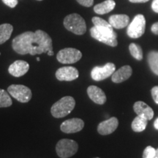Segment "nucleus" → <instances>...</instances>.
Listing matches in <instances>:
<instances>
[{
    "label": "nucleus",
    "instance_id": "obj_1",
    "mask_svg": "<svg viewBox=\"0 0 158 158\" xmlns=\"http://www.w3.org/2000/svg\"><path fill=\"white\" fill-rule=\"evenodd\" d=\"M12 47L19 54L34 56L53 50L52 39L43 30L25 31L13 40Z\"/></svg>",
    "mask_w": 158,
    "mask_h": 158
},
{
    "label": "nucleus",
    "instance_id": "obj_5",
    "mask_svg": "<svg viewBox=\"0 0 158 158\" xmlns=\"http://www.w3.org/2000/svg\"><path fill=\"white\" fill-rule=\"evenodd\" d=\"M78 149V145L73 140L61 139L56 146L57 155L61 158H69L73 156Z\"/></svg>",
    "mask_w": 158,
    "mask_h": 158
},
{
    "label": "nucleus",
    "instance_id": "obj_11",
    "mask_svg": "<svg viewBox=\"0 0 158 158\" xmlns=\"http://www.w3.org/2000/svg\"><path fill=\"white\" fill-rule=\"evenodd\" d=\"M79 73L74 67H63L56 72V77L60 81H72L78 78Z\"/></svg>",
    "mask_w": 158,
    "mask_h": 158
},
{
    "label": "nucleus",
    "instance_id": "obj_10",
    "mask_svg": "<svg viewBox=\"0 0 158 158\" xmlns=\"http://www.w3.org/2000/svg\"><path fill=\"white\" fill-rule=\"evenodd\" d=\"M84 122L79 118H73L65 120L60 126V129L64 133H76L82 130Z\"/></svg>",
    "mask_w": 158,
    "mask_h": 158
},
{
    "label": "nucleus",
    "instance_id": "obj_14",
    "mask_svg": "<svg viewBox=\"0 0 158 158\" xmlns=\"http://www.w3.org/2000/svg\"><path fill=\"white\" fill-rule=\"evenodd\" d=\"M87 94L91 100L98 105H103L106 102V95L101 89L96 86H89Z\"/></svg>",
    "mask_w": 158,
    "mask_h": 158
},
{
    "label": "nucleus",
    "instance_id": "obj_8",
    "mask_svg": "<svg viewBox=\"0 0 158 158\" xmlns=\"http://www.w3.org/2000/svg\"><path fill=\"white\" fill-rule=\"evenodd\" d=\"M82 57L80 51L73 48H66L62 49L56 55V59L62 64H74L78 62Z\"/></svg>",
    "mask_w": 158,
    "mask_h": 158
},
{
    "label": "nucleus",
    "instance_id": "obj_21",
    "mask_svg": "<svg viewBox=\"0 0 158 158\" xmlns=\"http://www.w3.org/2000/svg\"><path fill=\"white\" fill-rule=\"evenodd\" d=\"M148 62L150 69L158 76V51H151L148 54Z\"/></svg>",
    "mask_w": 158,
    "mask_h": 158
},
{
    "label": "nucleus",
    "instance_id": "obj_29",
    "mask_svg": "<svg viewBox=\"0 0 158 158\" xmlns=\"http://www.w3.org/2000/svg\"><path fill=\"white\" fill-rule=\"evenodd\" d=\"M152 8L154 12L158 13V0H153L152 4Z\"/></svg>",
    "mask_w": 158,
    "mask_h": 158
},
{
    "label": "nucleus",
    "instance_id": "obj_2",
    "mask_svg": "<svg viewBox=\"0 0 158 158\" xmlns=\"http://www.w3.org/2000/svg\"><path fill=\"white\" fill-rule=\"evenodd\" d=\"M91 36L99 42H101L111 47L118 45L117 35L113 28L94 27L90 29Z\"/></svg>",
    "mask_w": 158,
    "mask_h": 158
},
{
    "label": "nucleus",
    "instance_id": "obj_38",
    "mask_svg": "<svg viewBox=\"0 0 158 158\" xmlns=\"http://www.w3.org/2000/svg\"><path fill=\"white\" fill-rule=\"evenodd\" d=\"M0 55H1V54H0Z\"/></svg>",
    "mask_w": 158,
    "mask_h": 158
},
{
    "label": "nucleus",
    "instance_id": "obj_31",
    "mask_svg": "<svg viewBox=\"0 0 158 158\" xmlns=\"http://www.w3.org/2000/svg\"><path fill=\"white\" fill-rule=\"evenodd\" d=\"M132 3H145L149 2V0H129Z\"/></svg>",
    "mask_w": 158,
    "mask_h": 158
},
{
    "label": "nucleus",
    "instance_id": "obj_6",
    "mask_svg": "<svg viewBox=\"0 0 158 158\" xmlns=\"http://www.w3.org/2000/svg\"><path fill=\"white\" fill-rule=\"evenodd\" d=\"M7 92L10 95L20 102H28L32 97L30 89L24 85L12 84L7 88Z\"/></svg>",
    "mask_w": 158,
    "mask_h": 158
},
{
    "label": "nucleus",
    "instance_id": "obj_17",
    "mask_svg": "<svg viewBox=\"0 0 158 158\" xmlns=\"http://www.w3.org/2000/svg\"><path fill=\"white\" fill-rule=\"evenodd\" d=\"M108 22L115 29H123L128 26L130 22V18L124 14H118L110 15L108 19Z\"/></svg>",
    "mask_w": 158,
    "mask_h": 158
},
{
    "label": "nucleus",
    "instance_id": "obj_3",
    "mask_svg": "<svg viewBox=\"0 0 158 158\" xmlns=\"http://www.w3.org/2000/svg\"><path fill=\"white\" fill-rule=\"evenodd\" d=\"M76 101L71 96H65L61 98L53 105L51 108V113L55 118L64 117L70 114L74 109Z\"/></svg>",
    "mask_w": 158,
    "mask_h": 158
},
{
    "label": "nucleus",
    "instance_id": "obj_18",
    "mask_svg": "<svg viewBox=\"0 0 158 158\" xmlns=\"http://www.w3.org/2000/svg\"><path fill=\"white\" fill-rule=\"evenodd\" d=\"M116 2L114 0H106L103 2L98 4L94 7V11L100 15L106 14L114 9Z\"/></svg>",
    "mask_w": 158,
    "mask_h": 158
},
{
    "label": "nucleus",
    "instance_id": "obj_13",
    "mask_svg": "<svg viewBox=\"0 0 158 158\" xmlns=\"http://www.w3.org/2000/svg\"><path fill=\"white\" fill-rule=\"evenodd\" d=\"M29 69V64L23 60H16L10 65L8 72L11 76L19 78L27 73Z\"/></svg>",
    "mask_w": 158,
    "mask_h": 158
},
{
    "label": "nucleus",
    "instance_id": "obj_35",
    "mask_svg": "<svg viewBox=\"0 0 158 158\" xmlns=\"http://www.w3.org/2000/svg\"><path fill=\"white\" fill-rule=\"evenodd\" d=\"M40 60V58H39V57H38V58H37V61H38V62H39V61Z\"/></svg>",
    "mask_w": 158,
    "mask_h": 158
},
{
    "label": "nucleus",
    "instance_id": "obj_22",
    "mask_svg": "<svg viewBox=\"0 0 158 158\" xmlns=\"http://www.w3.org/2000/svg\"><path fill=\"white\" fill-rule=\"evenodd\" d=\"M10 95L8 92L0 89V108H7L12 106L13 101Z\"/></svg>",
    "mask_w": 158,
    "mask_h": 158
},
{
    "label": "nucleus",
    "instance_id": "obj_34",
    "mask_svg": "<svg viewBox=\"0 0 158 158\" xmlns=\"http://www.w3.org/2000/svg\"><path fill=\"white\" fill-rule=\"evenodd\" d=\"M154 158H158V149H156L155 151V157Z\"/></svg>",
    "mask_w": 158,
    "mask_h": 158
},
{
    "label": "nucleus",
    "instance_id": "obj_36",
    "mask_svg": "<svg viewBox=\"0 0 158 158\" xmlns=\"http://www.w3.org/2000/svg\"><path fill=\"white\" fill-rule=\"evenodd\" d=\"M37 1H43V0H37Z\"/></svg>",
    "mask_w": 158,
    "mask_h": 158
},
{
    "label": "nucleus",
    "instance_id": "obj_16",
    "mask_svg": "<svg viewBox=\"0 0 158 158\" xmlns=\"http://www.w3.org/2000/svg\"><path fill=\"white\" fill-rule=\"evenodd\" d=\"M133 109L138 116H144L148 120H151L154 116L152 108L142 101H137L135 102L133 106Z\"/></svg>",
    "mask_w": 158,
    "mask_h": 158
},
{
    "label": "nucleus",
    "instance_id": "obj_23",
    "mask_svg": "<svg viewBox=\"0 0 158 158\" xmlns=\"http://www.w3.org/2000/svg\"><path fill=\"white\" fill-rule=\"evenodd\" d=\"M129 50L130 54L137 60H142L143 59V51L141 47L135 43H131L129 45Z\"/></svg>",
    "mask_w": 158,
    "mask_h": 158
},
{
    "label": "nucleus",
    "instance_id": "obj_32",
    "mask_svg": "<svg viewBox=\"0 0 158 158\" xmlns=\"http://www.w3.org/2000/svg\"><path fill=\"white\" fill-rule=\"evenodd\" d=\"M154 126H155V128L156 130H158V118H157V119L154 122Z\"/></svg>",
    "mask_w": 158,
    "mask_h": 158
},
{
    "label": "nucleus",
    "instance_id": "obj_33",
    "mask_svg": "<svg viewBox=\"0 0 158 158\" xmlns=\"http://www.w3.org/2000/svg\"><path fill=\"white\" fill-rule=\"evenodd\" d=\"M47 53H48V56H53V55H54V51H53V50L48 51Z\"/></svg>",
    "mask_w": 158,
    "mask_h": 158
},
{
    "label": "nucleus",
    "instance_id": "obj_7",
    "mask_svg": "<svg viewBox=\"0 0 158 158\" xmlns=\"http://www.w3.org/2000/svg\"><path fill=\"white\" fill-rule=\"evenodd\" d=\"M146 28V19L143 15H135L133 21L128 25L127 34L131 38H138L144 34Z\"/></svg>",
    "mask_w": 158,
    "mask_h": 158
},
{
    "label": "nucleus",
    "instance_id": "obj_24",
    "mask_svg": "<svg viewBox=\"0 0 158 158\" xmlns=\"http://www.w3.org/2000/svg\"><path fill=\"white\" fill-rule=\"evenodd\" d=\"M92 23H94V27H107V28H113L109 22H107L105 20L100 19L99 17H93L92 19Z\"/></svg>",
    "mask_w": 158,
    "mask_h": 158
},
{
    "label": "nucleus",
    "instance_id": "obj_19",
    "mask_svg": "<svg viewBox=\"0 0 158 158\" xmlns=\"http://www.w3.org/2000/svg\"><path fill=\"white\" fill-rule=\"evenodd\" d=\"M13 31V27L10 23H3L0 25V45L8 40Z\"/></svg>",
    "mask_w": 158,
    "mask_h": 158
},
{
    "label": "nucleus",
    "instance_id": "obj_28",
    "mask_svg": "<svg viewBox=\"0 0 158 158\" xmlns=\"http://www.w3.org/2000/svg\"><path fill=\"white\" fill-rule=\"evenodd\" d=\"M4 4L11 8H14L18 5V0H2Z\"/></svg>",
    "mask_w": 158,
    "mask_h": 158
},
{
    "label": "nucleus",
    "instance_id": "obj_30",
    "mask_svg": "<svg viewBox=\"0 0 158 158\" xmlns=\"http://www.w3.org/2000/svg\"><path fill=\"white\" fill-rule=\"evenodd\" d=\"M151 30L154 34L158 35V22L155 23L152 26Z\"/></svg>",
    "mask_w": 158,
    "mask_h": 158
},
{
    "label": "nucleus",
    "instance_id": "obj_20",
    "mask_svg": "<svg viewBox=\"0 0 158 158\" xmlns=\"http://www.w3.org/2000/svg\"><path fill=\"white\" fill-rule=\"evenodd\" d=\"M148 119L142 116H137L132 122L131 127L133 131L140 133L143 131L147 126Z\"/></svg>",
    "mask_w": 158,
    "mask_h": 158
},
{
    "label": "nucleus",
    "instance_id": "obj_9",
    "mask_svg": "<svg viewBox=\"0 0 158 158\" xmlns=\"http://www.w3.org/2000/svg\"><path fill=\"white\" fill-rule=\"evenodd\" d=\"M115 70V64L114 63L108 62L102 67L96 66L93 68L91 72V76H92V78L96 81H100L112 76Z\"/></svg>",
    "mask_w": 158,
    "mask_h": 158
},
{
    "label": "nucleus",
    "instance_id": "obj_37",
    "mask_svg": "<svg viewBox=\"0 0 158 158\" xmlns=\"http://www.w3.org/2000/svg\"><path fill=\"white\" fill-rule=\"evenodd\" d=\"M94 158H100V157H94Z\"/></svg>",
    "mask_w": 158,
    "mask_h": 158
},
{
    "label": "nucleus",
    "instance_id": "obj_4",
    "mask_svg": "<svg viewBox=\"0 0 158 158\" xmlns=\"http://www.w3.org/2000/svg\"><path fill=\"white\" fill-rule=\"evenodd\" d=\"M63 23L65 29L75 35H82L86 31V25L84 19L77 13H72L67 15Z\"/></svg>",
    "mask_w": 158,
    "mask_h": 158
},
{
    "label": "nucleus",
    "instance_id": "obj_15",
    "mask_svg": "<svg viewBox=\"0 0 158 158\" xmlns=\"http://www.w3.org/2000/svg\"><path fill=\"white\" fill-rule=\"evenodd\" d=\"M132 73H133V70L131 67L129 65H124L114 73V74L112 75L111 80L116 84L122 83L127 80L132 76Z\"/></svg>",
    "mask_w": 158,
    "mask_h": 158
},
{
    "label": "nucleus",
    "instance_id": "obj_25",
    "mask_svg": "<svg viewBox=\"0 0 158 158\" xmlns=\"http://www.w3.org/2000/svg\"><path fill=\"white\" fill-rule=\"evenodd\" d=\"M156 149L151 146L146 147L143 153V158H154Z\"/></svg>",
    "mask_w": 158,
    "mask_h": 158
},
{
    "label": "nucleus",
    "instance_id": "obj_26",
    "mask_svg": "<svg viewBox=\"0 0 158 158\" xmlns=\"http://www.w3.org/2000/svg\"><path fill=\"white\" fill-rule=\"evenodd\" d=\"M78 2L84 7H91V6L93 5L94 0H76Z\"/></svg>",
    "mask_w": 158,
    "mask_h": 158
},
{
    "label": "nucleus",
    "instance_id": "obj_12",
    "mask_svg": "<svg viewBox=\"0 0 158 158\" xmlns=\"http://www.w3.org/2000/svg\"><path fill=\"white\" fill-rule=\"evenodd\" d=\"M118 121L117 118L111 117L100 122L98 126V132L102 135H107L114 133L118 127Z\"/></svg>",
    "mask_w": 158,
    "mask_h": 158
},
{
    "label": "nucleus",
    "instance_id": "obj_27",
    "mask_svg": "<svg viewBox=\"0 0 158 158\" xmlns=\"http://www.w3.org/2000/svg\"><path fill=\"white\" fill-rule=\"evenodd\" d=\"M152 98L155 100L156 103L158 104V86H154V87L152 89Z\"/></svg>",
    "mask_w": 158,
    "mask_h": 158
}]
</instances>
